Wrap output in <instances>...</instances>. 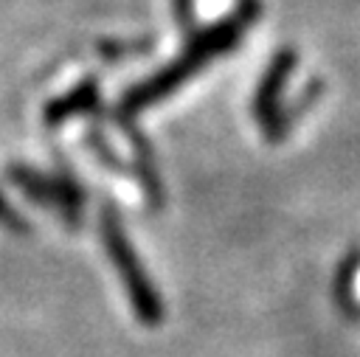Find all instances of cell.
I'll use <instances>...</instances> for the list:
<instances>
[{"instance_id":"277c9868","label":"cell","mask_w":360,"mask_h":357,"mask_svg":"<svg viewBox=\"0 0 360 357\" xmlns=\"http://www.w3.org/2000/svg\"><path fill=\"white\" fill-rule=\"evenodd\" d=\"M292 67H295V53L281 51V53L273 59V65L267 67V73H264V79H262V84H259V90H256L253 115H256V121L262 124L264 135H270V138L281 135V126H278V93H281L284 79L290 76Z\"/></svg>"},{"instance_id":"3957f363","label":"cell","mask_w":360,"mask_h":357,"mask_svg":"<svg viewBox=\"0 0 360 357\" xmlns=\"http://www.w3.org/2000/svg\"><path fill=\"white\" fill-rule=\"evenodd\" d=\"M8 177L31 197L37 200L39 205H48V208H56L59 216L76 222V211H79V202H82V191L65 180H51V177H42V174H34V171H25V169H8Z\"/></svg>"},{"instance_id":"5b68a950","label":"cell","mask_w":360,"mask_h":357,"mask_svg":"<svg viewBox=\"0 0 360 357\" xmlns=\"http://www.w3.org/2000/svg\"><path fill=\"white\" fill-rule=\"evenodd\" d=\"M96 98H98V84H96L93 79H90V82H82L73 93L56 98V101L45 110V121H48L51 126H59L65 118H70V115H76V112H84V110L96 107Z\"/></svg>"},{"instance_id":"7a4b0ae2","label":"cell","mask_w":360,"mask_h":357,"mask_svg":"<svg viewBox=\"0 0 360 357\" xmlns=\"http://www.w3.org/2000/svg\"><path fill=\"white\" fill-rule=\"evenodd\" d=\"M101 242H104V250H107L112 267L121 275V284H124V292L129 298L135 318L143 326H158L163 320V298L155 290V284L149 281V273L143 270V264H141L135 247L129 245L112 208H104V214H101Z\"/></svg>"},{"instance_id":"6da1fadb","label":"cell","mask_w":360,"mask_h":357,"mask_svg":"<svg viewBox=\"0 0 360 357\" xmlns=\"http://www.w3.org/2000/svg\"><path fill=\"white\" fill-rule=\"evenodd\" d=\"M253 14H239L233 20H225V22H217L200 34L191 37L188 48L183 56H177L169 67H163L158 76H152L149 82H143L141 87L129 90L127 98H124V110L129 112H138L149 104H155L158 98H163L166 93H172L177 84H183L194 70H200L211 56L222 53V51H231L236 42H239V34H242V25L250 22Z\"/></svg>"},{"instance_id":"8992f818","label":"cell","mask_w":360,"mask_h":357,"mask_svg":"<svg viewBox=\"0 0 360 357\" xmlns=\"http://www.w3.org/2000/svg\"><path fill=\"white\" fill-rule=\"evenodd\" d=\"M0 225H6L8 231H17V233L20 231H28V222L3 200V194H0Z\"/></svg>"}]
</instances>
